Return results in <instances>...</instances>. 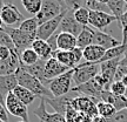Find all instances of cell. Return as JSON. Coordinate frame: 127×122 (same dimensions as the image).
Segmentation results:
<instances>
[{
  "label": "cell",
  "mask_w": 127,
  "mask_h": 122,
  "mask_svg": "<svg viewBox=\"0 0 127 122\" xmlns=\"http://www.w3.org/2000/svg\"><path fill=\"white\" fill-rule=\"evenodd\" d=\"M15 75H17V79H18L19 86H23L25 88H27L28 91H31L36 96L45 98V99H53L54 98L53 94L51 93L48 87L45 86L38 77H35L34 75H32L28 72H26L21 66L17 71Z\"/></svg>",
  "instance_id": "obj_1"
},
{
  "label": "cell",
  "mask_w": 127,
  "mask_h": 122,
  "mask_svg": "<svg viewBox=\"0 0 127 122\" xmlns=\"http://www.w3.org/2000/svg\"><path fill=\"white\" fill-rule=\"evenodd\" d=\"M100 68H101V65L96 62L79 63L77 67L74 68V73H73L74 87L84 85L90 80L94 79L96 75L100 74Z\"/></svg>",
  "instance_id": "obj_2"
},
{
  "label": "cell",
  "mask_w": 127,
  "mask_h": 122,
  "mask_svg": "<svg viewBox=\"0 0 127 122\" xmlns=\"http://www.w3.org/2000/svg\"><path fill=\"white\" fill-rule=\"evenodd\" d=\"M2 29L6 31L11 35L12 40H13L14 47H15V52L18 55L21 54V52H24L25 49L30 48L33 44V41L36 39V34H30V33L23 32L18 27L13 28L9 27V26H5Z\"/></svg>",
  "instance_id": "obj_3"
},
{
  "label": "cell",
  "mask_w": 127,
  "mask_h": 122,
  "mask_svg": "<svg viewBox=\"0 0 127 122\" xmlns=\"http://www.w3.org/2000/svg\"><path fill=\"white\" fill-rule=\"evenodd\" d=\"M73 73L74 68L67 71L66 73L61 74L60 76L53 79L48 85L51 93L53 94L54 98H59L63 95L67 94L72 91V82H73Z\"/></svg>",
  "instance_id": "obj_4"
},
{
  "label": "cell",
  "mask_w": 127,
  "mask_h": 122,
  "mask_svg": "<svg viewBox=\"0 0 127 122\" xmlns=\"http://www.w3.org/2000/svg\"><path fill=\"white\" fill-rule=\"evenodd\" d=\"M64 11H67V8L63 6L60 2H58L57 0H42L41 9L35 15V18L38 19V23H39V26L48 20L57 18Z\"/></svg>",
  "instance_id": "obj_5"
},
{
  "label": "cell",
  "mask_w": 127,
  "mask_h": 122,
  "mask_svg": "<svg viewBox=\"0 0 127 122\" xmlns=\"http://www.w3.org/2000/svg\"><path fill=\"white\" fill-rule=\"evenodd\" d=\"M5 106H6L7 112L9 114H12L13 116H17L23 121L30 122L28 121V106H26L24 102H21L14 95L13 92H11V93L6 95Z\"/></svg>",
  "instance_id": "obj_6"
},
{
  "label": "cell",
  "mask_w": 127,
  "mask_h": 122,
  "mask_svg": "<svg viewBox=\"0 0 127 122\" xmlns=\"http://www.w3.org/2000/svg\"><path fill=\"white\" fill-rule=\"evenodd\" d=\"M78 96H81L78 92L71 91L67 94L63 95V96H59V98H53V99H46V102L50 104L52 108L55 110V113L59 114H65L67 113L68 108L71 107L72 104V101Z\"/></svg>",
  "instance_id": "obj_7"
},
{
  "label": "cell",
  "mask_w": 127,
  "mask_h": 122,
  "mask_svg": "<svg viewBox=\"0 0 127 122\" xmlns=\"http://www.w3.org/2000/svg\"><path fill=\"white\" fill-rule=\"evenodd\" d=\"M0 17L5 25L9 27H12L14 25H20L26 19L17 8V6H14L13 4H4L0 11Z\"/></svg>",
  "instance_id": "obj_8"
},
{
  "label": "cell",
  "mask_w": 127,
  "mask_h": 122,
  "mask_svg": "<svg viewBox=\"0 0 127 122\" xmlns=\"http://www.w3.org/2000/svg\"><path fill=\"white\" fill-rule=\"evenodd\" d=\"M67 12H68V9L67 11H64L63 13L60 14V15H58L57 18L52 19V20H48V21L44 23L42 25H40L39 28H38V31H36V38H38V39L46 40V41L48 40L51 36L59 29L60 24H61L64 17L66 15Z\"/></svg>",
  "instance_id": "obj_9"
},
{
  "label": "cell",
  "mask_w": 127,
  "mask_h": 122,
  "mask_svg": "<svg viewBox=\"0 0 127 122\" xmlns=\"http://www.w3.org/2000/svg\"><path fill=\"white\" fill-rule=\"evenodd\" d=\"M115 20H117V18L112 13L90 9V25L95 29L101 31L105 27L109 26L112 23H114Z\"/></svg>",
  "instance_id": "obj_10"
},
{
  "label": "cell",
  "mask_w": 127,
  "mask_h": 122,
  "mask_svg": "<svg viewBox=\"0 0 127 122\" xmlns=\"http://www.w3.org/2000/svg\"><path fill=\"white\" fill-rule=\"evenodd\" d=\"M84 27H85V26H82L81 24H79L77 21V19L74 18V14H73L72 11H68L67 13H66V15L64 17L58 31L67 32V33H71L73 35L78 36L82 32Z\"/></svg>",
  "instance_id": "obj_11"
},
{
  "label": "cell",
  "mask_w": 127,
  "mask_h": 122,
  "mask_svg": "<svg viewBox=\"0 0 127 122\" xmlns=\"http://www.w3.org/2000/svg\"><path fill=\"white\" fill-rule=\"evenodd\" d=\"M67 71H69V68L66 67L65 65H63L61 62H59L55 58H51L46 61L45 66V77L47 81H52L53 79L60 76L61 74L66 73Z\"/></svg>",
  "instance_id": "obj_12"
},
{
  "label": "cell",
  "mask_w": 127,
  "mask_h": 122,
  "mask_svg": "<svg viewBox=\"0 0 127 122\" xmlns=\"http://www.w3.org/2000/svg\"><path fill=\"white\" fill-rule=\"evenodd\" d=\"M123 58H118V59L109 60V61L100 63V65H101V68H100V75L102 76V79H104L105 81H106V83H107L108 91H109L111 83L114 81V76H115V73H117L118 66L120 65Z\"/></svg>",
  "instance_id": "obj_13"
},
{
  "label": "cell",
  "mask_w": 127,
  "mask_h": 122,
  "mask_svg": "<svg viewBox=\"0 0 127 122\" xmlns=\"http://www.w3.org/2000/svg\"><path fill=\"white\" fill-rule=\"evenodd\" d=\"M34 114L39 118L41 122H67L66 121V116L63 114L54 113L50 114L46 110V99L45 98H40V104L39 107L34 110Z\"/></svg>",
  "instance_id": "obj_14"
},
{
  "label": "cell",
  "mask_w": 127,
  "mask_h": 122,
  "mask_svg": "<svg viewBox=\"0 0 127 122\" xmlns=\"http://www.w3.org/2000/svg\"><path fill=\"white\" fill-rule=\"evenodd\" d=\"M93 45H98L100 47H102L107 50L109 48H113L117 46L121 45V42L117 39H114L112 35L107 34L106 32L99 31L94 28V40H93Z\"/></svg>",
  "instance_id": "obj_15"
},
{
  "label": "cell",
  "mask_w": 127,
  "mask_h": 122,
  "mask_svg": "<svg viewBox=\"0 0 127 122\" xmlns=\"http://www.w3.org/2000/svg\"><path fill=\"white\" fill-rule=\"evenodd\" d=\"M77 47V36L67 32H59L57 36V50H73Z\"/></svg>",
  "instance_id": "obj_16"
},
{
  "label": "cell",
  "mask_w": 127,
  "mask_h": 122,
  "mask_svg": "<svg viewBox=\"0 0 127 122\" xmlns=\"http://www.w3.org/2000/svg\"><path fill=\"white\" fill-rule=\"evenodd\" d=\"M20 67L19 55L13 52L12 55L6 60H0V75H9L15 74Z\"/></svg>",
  "instance_id": "obj_17"
},
{
  "label": "cell",
  "mask_w": 127,
  "mask_h": 122,
  "mask_svg": "<svg viewBox=\"0 0 127 122\" xmlns=\"http://www.w3.org/2000/svg\"><path fill=\"white\" fill-rule=\"evenodd\" d=\"M20 66L26 71V72H28L30 74H32V75H34L35 77H38L39 80H40L45 86L48 87V85H50V81H47L45 77V66H46V61L45 60H39L38 62H35L34 65H31V66H25V65H23V63L20 62Z\"/></svg>",
  "instance_id": "obj_18"
},
{
  "label": "cell",
  "mask_w": 127,
  "mask_h": 122,
  "mask_svg": "<svg viewBox=\"0 0 127 122\" xmlns=\"http://www.w3.org/2000/svg\"><path fill=\"white\" fill-rule=\"evenodd\" d=\"M31 47L35 50V53L39 55V58L41 60H45V61L51 59L52 55H53V52H54L53 48L51 47V45L48 44V41L42 40V39H38V38L33 41Z\"/></svg>",
  "instance_id": "obj_19"
},
{
  "label": "cell",
  "mask_w": 127,
  "mask_h": 122,
  "mask_svg": "<svg viewBox=\"0 0 127 122\" xmlns=\"http://www.w3.org/2000/svg\"><path fill=\"white\" fill-rule=\"evenodd\" d=\"M105 53H106V49L98 45L87 46L86 48H84V50H82L84 59L86 60V62L99 63L100 60L102 59V56L105 55Z\"/></svg>",
  "instance_id": "obj_20"
},
{
  "label": "cell",
  "mask_w": 127,
  "mask_h": 122,
  "mask_svg": "<svg viewBox=\"0 0 127 122\" xmlns=\"http://www.w3.org/2000/svg\"><path fill=\"white\" fill-rule=\"evenodd\" d=\"M53 58L58 60L59 62H61L63 65H65L66 67H68L69 69L75 68L78 66L77 59H75V55L73 50H55L53 52Z\"/></svg>",
  "instance_id": "obj_21"
},
{
  "label": "cell",
  "mask_w": 127,
  "mask_h": 122,
  "mask_svg": "<svg viewBox=\"0 0 127 122\" xmlns=\"http://www.w3.org/2000/svg\"><path fill=\"white\" fill-rule=\"evenodd\" d=\"M18 79L15 74L9 75H0V93L6 99V95L13 92V89L18 86Z\"/></svg>",
  "instance_id": "obj_22"
},
{
  "label": "cell",
  "mask_w": 127,
  "mask_h": 122,
  "mask_svg": "<svg viewBox=\"0 0 127 122\" xmlns=\"http://www.w3.org/2000/svg\"><path fill=\"white\" fill-rule=\"evenodd\" d=\"M94 40V28H91L90 26H85L82 32L77 36V44L79 48H86L87 46L93 45Z\"/></svg>",
  "instance_id": "obj_23"
},
{
  "label": "cell",
  "mask_w": 127,
  "mask_h": 122,
  "mask_svg": "<svg viewBox=\"0 0 127 122\" xmlns=\"http://www.w3.org/2000/svg\"><path fill=\"white\" fill-rule=\"evenodd\" d=\"M13 93H14V95H15L21 102H24L26 106H30L31 103H33V101L38 98L35 94H33L31 91H28L27 88H25V87H23V86H19V85L13 89Z\"/></svg>",
  "instance_id": "obj_24"
},
{
  "label": "cell",
  "mask_w": 127,
  "mask_h": 122,
  "mask_svg": "<svg viewBox=\"0 0 127 122\" xmlns=\"http://www.w3.org/2000/svg\"><path fill=\"white\" fill-rule=\"evenodd\" d=\"M107 6H108L111 13L117 18V21L120 20V18L127 11V4L124 0H108Z\"/></svg>",
  "instance_id": "obj_25"
},
{
  "label": "cell",
  "mask_w": 127,
  "mask_h": 122,
  "mask_svg": "<svg viewBox=\"0 0 127 122\" xmlns=\"http://www.w3.org/2000/svg\"><path fill=\"white\" fill-rule=\"evenodd\" d=\"M127 52V46L125 45H119L117 47H113V48H109V49L106 50L105 55L102 56V59L100 60L99 63L106 62V61H109V60H114L118 59V58H123L124 55L126 54Z\"/></svg>",
  "instance_id": "obj_26"
},
{
  "label": "cell",
  "mask_w": 127,
  "mask_h": 122,
  "mask_svg": "<svg viewBox=\"0 0 127 122\" xmlns=\"http://www.w3.org/2000/svg\"><path fill=\"white\" fill-rule=\"evenodd\" d=\"M19 59H20V62L25 65V66H31V65H34L35 62H38L40 58L39 55L35 53V50L33 49L32 47L25 49L24 52H21V54L19 55Z\"/></svg>",
  "instance_id": "obj_27"
},
{
  "label": "cell",
  "mask_w": 127,
  "mask_h": 122,
  "mask_svg": "<svg viewBox=\"0 0 127 122\" xmlns=\"http://www.w3.org/2000/svg\"><path fill=\"white\" fill-rule=\"evenodd\" d=\"M96 109H98V115L105 118L106 120L112 118L114 114L118 112L117 109L114 108L113 104L108 103V102H105V101H99L96 103Z\"/></svg>",
  "instance_id": "obj_28"
},
{
  "label": "cell",
  "mask_w": 127,
  "mask_h": 122,
  "mask_svg": "<svg viewBox=\"0 0 127 122\" xmlns=\"http://www.w3.org/2000/svg\"><path fill=\"white\" fill-rule=\"evenodd\" d=\"M19 29H21L23 32H26V33H30V34H36V31L39 28V23H38V19L34 17L28 19H25L23 23L18 26Z\"/></svg>",
  "instance_id": "obj_29"
},
{
  "label": "cell",
  "mask_w": 127,
  "mask_h": 122,
  "mask_svg": "<svg viewBox=\"0 0 127 122\" xmlns=\"http://www.w3.org/2000/svg\"><path fill=\"white\" fill-rule=\"evenodd\" d=\"M73 14H74V18L77 19V21L81 24L82 26L90 25V9L87 7H80V8L75 9Z\"/></svg>",
  "instance_id": "obj_30"
},
{
  "label": "cell",
  "mask_w": 127,
  "mask_h": 122,
  "mask_svg": "<svg viewBox=\"0 0 127 122\" xmlns=\"http://www.w3.org/2000/svg\"><path fill=\"white\" fill-rule=\"evenodd\" d=\"M21 4L28 13L36 15L41 9L42 0H21Z\"/></svg>",
  "instance_id": "obj_31"
},
{
  "label": "cell",
  "mask_w": 127,
  "mask_h": 122,
  "mask_svg": "<svg viewBox=\"0 0 127 122\" xmlns=\"http://www.w3.org/2000/svg\"><path fill=\"white\" fill-rule=\"evenodd\" d=\"M86 7L91 11H101V12H107V13H111L108 6L107 5L100 2L98 0H87L86 1Z\"/></svg>",
  "instance_id": "obj_32"
},
{
  "label": "cell",
  "mask_w": 127,
  "mask_h": 122,
  "mask_svg": "<svg viewBox=\"0 0 127 122\" xmlns=\"http://www.w3.org/2000/svg\"><path fill=\"white\" fill-rule=\"evenodd\" d=\"M0 46H5V47L9 48L11 50L15 52V47H14L12 38H11V35H9L6 31H4V29H0Z\"/></svg>",
  "instance_id": "obj_33"
},
{
  "label": "cell",
  "mask_w": 127,
  "mask_h": 122,
  "mask_svg": "<svg viewBox=\"0 0 127 122\" xmlns=\"http://www.w3.org/2000/svg\"><path fill=\"white\" fill-rule=\"evenodd\" d=\"M126 89L127 88L123 83V81H113L109 86V92L117 96H125Z\"/></svg>",
  "instance_id": "obj_34"
},
{
  "label": "cell",
  "mask_w": 127,
  "mask_h": 122,
  "mask_svg": "<svg viewBox=\"0 0 127 122\" xmlns=\"http://www.w3.org/2000/svg\"><path fill=\"white\" fill-rule=\"evenodd\" d=\"M86 1L87 0H64L66 8L72 12L80 7H86Z\"/></svg>",
  "instance_id": "obj_35"
},
{
  "label": "cell",
  "mask_w": 127,
  "mask_h": 122,
  "mask_svg": "<svg viewBox=\"0 0 127 122\" xmlns=\"http://www.w3.org/2000/svg\"><path fill=\"white\" fill-rule=\"evenodd\" d=\"M107 122H127V109L118 110L112 118L107 119Z\"/></svg>",
  "instance_id": "obj_36"
},
{
  "label": "cell",
  "mask_w": 127,
  "mask_h": 122,
  "mask_svg": "<svg viewBox=\"0 0 127 122\" xmlns=\"http://www.w3.org/2000/svg\"><path fill=\"white\" fill-rule=\"evenodd\" d=\"M119 23H120L121 27H123V41H121V44L127 46V11L126 13L120 18Z\"/></svg>",
  "instance_id": "obj_37"
},
{
  "label": "cell",
  "mask_w": 127,
  "mask_h": 122,
  "mask_svg": "<svg viewBox=\"0 0 127 122\" xmlns=\"http://www.w3.org/2000/svg\"><path fill=\"white\" fill-rule=\"evenodd\" d=\"M127 75V66L125 65H119L117 73H115V76H114V81H121L124 79V76Z\"/></svg>",
  "instance_id": "obj_38"
},
{
  "label": "cell",
  "mask_w": 127,
  "mask_h": 122,
  "mask_svg": "<svg viewBox=\"0 0 127 122\" xmlns=\"http://www.w3.org/2000/svg\"><path fill=\"white\" fill-rule=\"evenodd\" d=\"M13 50H11L9 48L5 47V46H0V60H6L8 59L9 56L12 55ZM17 53V52H15Z\"/></svg>",
  "instance_id": "obj_39"
},
{
  "label": "cell",
  "mask_w": 127,
  "mask_h": 122,
  "mask_svg": "<svg viewBox=\"0 0 127 122\" xmlns=\"http://www.w3.org/2000/svg\"><path fill=\"white\" fill-rule=\"evenodd\" d=\"M0 120L2 122H7L8 121V114H7V109L6 106L2 103H0Z\"/></svg>",
  "instance_id": "obj_40"
},
{
  "label": "cell",
  "mask_w": 127,
  "mask_h": 122,
  "mask_svg": "<svg viewBox=\"0 0 127 122\" xmlns=\"http://www.w3.org/2000/svg\"><path fill=\"white\" fill-rule=\"evenodd\" d=\"M91 122H107V120L105 118H102V116H100V115H95V116L92 118Z\"/></svg>",
  "instance_id": "obj_41"
},
{
  "label": "cell",
  "mask_w": 127,
  "mask_h": 122,
  "mask_svg": "<svg viewBox=\"0 0 127 122\" xmlns=\"http://www.w3.org/2000/svg\"><path fill=\"white\" fill-rule=\"evenodd\" d=\"M121 65H125V66H127V52H126V54L124 55V58H123V60H121Z\"/></svg>",
  "instance_id": "obj_42"
},
{
  "label": "cell",
  "mask_w": 127,
  "mask_h": 122,
  "mask_svg": "<svg viewBox=\"0 0 127 122\" xmlns=\"http://www.w3.org/2000/svg\"><path fill=\"white\" fill-rule=\"evenodd\" d=\"M6 25L4 24V21H2V19H1V17H0V29H2V28L5 27Z\"/></svg>",
  "instance_id": "obj_43"
},
{
  "label": "cell",
  "mask_w": 127,
  "mask_h": 122,
  "mask_svg": "<svg viewBox=\"0 0 127 122\" xmlns=\"http://www.w3.org/2000/svg\"><path fill=\"white\" fill-rule=\"evenodd\" d=\"M121 81H123V83L126 86V88H127V75H126V76H124V79L121 80Z\"/></svg>",
  "instance_id": "obj_44"
},
{
  "label": "cell",
  "mask_w": 127,
  "mask_h": 122,
  "mask_svg": "<svg viewBox=\"0 0 127 122\" xmlns=\"http://www.w3.org/2000/svg\"><path fill=\"white\" fill-rule=\"evenodd\" d=\"M12 1H13V0H4L5 4H12Z\"/></svg>",
  "instance_id": "obj_45"
},
{
  "label": "cell",
  "mask_w": 127,
  "mask_h": 122,
  "mask_svg": "<svg viewBox=\"0 0 127 122\" xmlns=\"http://www.w3.org/2000/svg\"><path fill=\"white\" fill-rule=\"evenodd\" d=\"M57 1H58V2H60V4L63 5V6H65V2H64V0H57ZM65 7H66V6H65Z\"/></svg>",
  "instance_id": "obj_46"
},
{
  "label": "cell",
  "mask_w": 127,
  "mask_h": 122,
  "mask_svg": "<svg viewBox=\"0 0 127 122\" xmlns=\"http://www.w3.org/2000/svg\"><path fill=\"white\" fill-rule=\"evenodd\" d=\"M2 6H4V5H2V2H0V11H1V8H2Z\"/></svg>",
  "instance_id": "obj_47"
},
{
  "label": "cell",
  "mask_w": 127,
  "mask_h": 122,
  "mask_svg": "<svg viewBox=\"0 0 127 122\" xmlns=\"http://www.w3.org/2000/svg\"><path fill=\"white\" fill-rule=\"evenodd\" d=\"M125 98H127V89H126V93H125Z\"/></svg>",
  "instance_id": "obj_48"
},
{
  "label": "cell",
  "mask_w": 127,
  "mask_h": 122,
  "mask_svg": "<svg viewBox=\"0 0 127 122\" xmlns=\"http://www.w3.org/2000/svg\"><path fill=\"white\" fill-rule=\"evenodd\" d=\"M19 122H26V121H23V120H20V121H19Z\"/></svg>",
  "instance_id": "obj_49"
},
{
  "label": "cell",
  "mask_w": 127,
  "mask_h": 122,
  "mask_svg": "<svg viewBox=\"0 0 127 122\" xmlns=\"http://www.w3.org/2000/svg\"><path fill=\"white\" fill-rule=\"evenodd\" d=\"M0 2H4V0H0Z\"/></svg>",
  "instance_id": "obj_50"
},
{
  "label": "cell",
  "mask_w": 127,
  "mask_h": 122,
  "mask_svg": "<svg viewBox=\"0 0 127 122\" xmlns=\"http://www.w3.org/2000/svg\"><path fill=\"white\" fill-rule=\"evenodd\" d=\"M124 1H125V2H126V4H127V0H124Z\"/></svg>",
  "instance_id": "obj_51"
},
{
  "label": "cell",
  "mask_w": 127,
  "mask_h": 122,
  "mask_svg": "<svg viewBox=\"0 0 127 122\" xmlns=\"http://www.w3.org/2000/svg\"><path fill=\"white\" fill-rule=\"evenodd\" d=\"M126 109H127V104H126Z\"/></svg>",
  "instance_id": "obj_52"
},
{
  "label": "cell",
  "mask_w": 127,
  "mask_h": 122,
  "mask_svg": "<svg viewBox=\"0 0 127 122\" xmlns=\"http://www.w3.org/2000/svg\"><path fill=\"white\" fill-rule=\"evenodd\" d=\"M0 122H2V121H1V120H0Z\"/></svg>",
  "instance_id": "obj_53"
}]
</instances>
